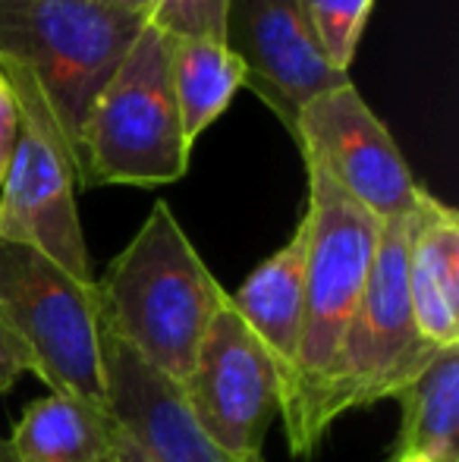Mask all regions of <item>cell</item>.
I'll return each instance as SVG.
<instances>
[{"label":"cell","mask_w":459,"mask_h":462,"mask_svg":"<svg viewBox=\"0 0 459 462\" xmlns=\"http://www.w3.org/2000/svg\"><path fill=\"white\" fill-rule=\"evenodd\" d=\"M299 4L327 67L349 76L374 0H299Z\"/></svg>","instance_id":"17"},{"label":"cell","mask_w":459,"mask_h":462,"mask_svg":"<svg viewBox=\"0 0 459 462\" xmlns=\"http://www.w3.org/2000/svg\"><path fill=\"white\" fill-rule=\"evenodd\" d=\"M114 447H116V462H154L151 457H148L145 447H142L139 440H135L133 434H129L126 428L120 425V421H116V440H114Z\"/></svg>","instance_id":"21"},{"label":"cell","mask_w":459,"mask_h":462,"mask_svg":"<svg viewBox=\"0 0 459 462\" xmlns=\"http://www.w3.org/2000/svg\"><path fill=\"white\" fill-rule=\"evenodd\" d=\"M170 82L183 123V139L192 148L245 86V69L239 57L224 48V42L170 38Z\"/></svg>","instance_id":"16"},{"label":"cell","mask_w":459,"mask_h":462,"mask_svg":"<svg viewBox=\"0 0 459 462\" xmlns=\"http://www.w3.org/2000/svg\"><path fill=\"white\" fill-rule=\"evenodd\" d=\"M416 214L418 205L381 224L365 292L331 365L299 400L280 409L293 457H312L340 415L399 396L441 353L418 334L406 292V255Z\"/></svg>","instance_id":"1"},{"label":"cell","mask_w":459,"mask_h":462,"mask_svg":"<svg viewBox=\"0 0 459 462\" xmlns=\"http://www.w3.org/2000/svg\"><path fill=\"white\" fill-rule=\"evenodd\" d=\"M101 368H105L107 412L145 447L154 462H230L217 457L192 425L177 383L148 368L105 324H101ZM249 462L264 459L258 457Z\"/></svg>","instance_id":"11"},{"label":"cell","mask_w":459,"mask_h":462,"mask_svg":"<svg viewBox=\"0 0 459 462\" xmlns=\"http://www.w3.org/2000/svg\"><path fill=\"white\" fill-rule=\"evenodd\" d=\"M170 82V35L145 23L129 54L95 95L79 133L82 186H167L189 171Z\"/></svg>","instance_id":"4"},{"label":"cell","mask_w":459,"mask_h":462,"mask_svg":"<svg viewBox=\"0 0 459 462\" xmlns=\"http://www.w3.org/2000/svg\"><path fill=\"white\" fill-rule=\"evenodd\" d=\"M177 390L217 457L230 462L262 457V440L280 409V374L230 299L208 324L196 365Z\"/></svg>","instance_id":"8"},{"label":"cell","mask_w":459,"mask_h":462,"mask_svg":"<svg viewBox=\"0 0 459 462\" xmlns=\"http://www.w3.org/2000/svg\"><path fill=\"white\" fill-rule=\"evenodd\" d=\"M406 292L418 334L437 349L459 346V217L425 189L406 255Z\"/></svg>","instance_id":"12"},{"label":"cell","mask_w":459,"mask_h":462,"mask_svg":"<svg viewBox=\"0 0 459 462\" xmlns=\"http://www.w3.org/2000/svg\"><path fill=\"white\" fill-rule=\"evenodd\" d=\"M25 371H35V359H32L29 346L13 334L10 324L0 318V393H6Z\"/></svg>","instance_id":"19"},{"label":"cell","mask_w":459,"mask_h":462,"mask_svg":"<svg viewBox=\"0 0 459 462\" xmlns=\"http://www.w3.org/2000/svg\"><path fill=\"white\" fill-rule=\"evenodd\" d=\"M397 400L403 425L387 462H459V346L441 349Z\"/></svg>","instance_id":"15"},{"label":"cell","mask_w":459,"mask_h":462,"mask_svg":"<svg viewBox=\"0 0 459 462\" xmlns=\"http://www.w3.org/2000/svg\"><path fill=\"white\" fill-rule=\"evenodd\" d=\"M105 4H114V6H123V10H133V13L148 16V0H105Z\"/></svg>","instance_id":"22"},{"label":"cell","mask_w":459,"mask_h":462,"mask_svg":"<svg viewBox=\"0 0 459 462\" xmlns=\"http://www.w3.org/2000/svg\"><path fill=\"white\" fill-rule=\"evenodd\" d=\"M306 264H308V214L302 211L293 236L271 258H264L236 292H227L236 315L268 349L280 374V390L293 374L306 318Z\"/></svg>","instance_id":"13"},{"label":"cell","mask_w":459,"mask_h":462,"mask_svg":"<svg viewBox=\"0 0 459 462\" xmlns=\"http://www.w3.org/2000/svg\"><path fill=\"white\" fill-rule=\"evenodd\" d=\"M19 104V139L0 186V239L32 245L79 283H95L76 208V158L38 86L0 69Z\"/></svg>","instance_id":"7"},{"label":"cell","mask_w":459,"mask_h":462,"mask_svg":"<svg viewBox=\"0 0 459 462\" xmlns=\"http://www.w3.org/2000/svg\"><path fill=\"white\" fill-rule=\"evenodd\" d=\"M116 421L107 409H95L63 393L29 402L6 438L19 462H116Z\"/></svg>","instance_id":"14"},{"label":"cell","mask_w":459,"mask_h":462,"mask_svg":"<svg viewBox=\"0 0 459 462\" xmlns=\"http://www.w3.org/2000/svg\"><path fill=\"white\" fill-rule=\"evenodd\" d=\"M0 462H19L16 457H13V450H10V444H6L4 434H0Z\"/></svg>","instance_id":"23"},{"label":"cell","mask_w":459,"mask_h":462,"mask_svg":"<svg viewBox=\"0 0 459 462\" xmlns=\"http://www.w3.org/2000/svg\"><path fill=\"white\" fill-rule=\"evenodd\" d=\"M308 264H306V318L293 374L280 390V409L299 400L331 365L349 321L362 302L368 271L378 249L381 224L365 205L308 167ZM277 409V412H280Z\"/></svg>","instance_id":"6"},{"label":"cell","mask_w":459,"mask_h":462,"mask_svg":"<svg viewBox=\"0 0 459 462\" xmlns=\"http://www.w3.org/2000/svg\"><path fill=\"white\" fill-rule=\"evenodd\" d=\"M0 318L29 346L50 393L107 409L98 290L63 274L32 245L0 239Z\"/></svg>","instance_id":"5"},{"label":"cell","mask_w":459,"mask_h":462,"mask_svg":"<svg viewBox=\"0 0 459 462\" xmlns=\"http://www.w3.org/2000/svg\"><path fill=\"white\" fill-rule=\"evenodd\" d=\"M98 290V321L148 368L183 383L227 290L208 271L167 201L148 211Z\"/></svg>","instance_id":"2"},{"label":"cell","mask_w":459,"mask_h":462,"mask_svg":"<svg viewBox=\"0 0 459 462\" xmlns=\"http://www.w3.org/2000/svg\"><path fill=\"white\" fill-rule=\"evenodd\" d=\"M145 23L105 0H0V69L35 82L76 164L88 107Z\"/></svg>","instance_id":"3"},{"label":"cell","mask_w":459,"mask_h":462,"mask_svg":"<svg viewBox=\"0 0 459 462\" xmlns=\"http://www.w3.org/2000/svg\"><path fill=\"white\" fill-rule=\"evenodd\" d=\"M227 0H148V23L170 38H211L224 42Z\"/></svg>","instance_id":"18"},{"label":"cell","mask_w":459,"mask_h":462,"mask_svg":"<svg viewBox=\"0 0 459 462\" xmlns=\"http://www.w3.org/2000/svg\"><path fill=\"white\" fill-rule=\"evenodd\" d=\"M16 139H19V104L10 82H6V76L0 73V186H4L6 171H10Z\"/></svg>","instance_id":"20"},{"label":"cell","mask_w":459,"mask_h":462,"mask_svg":"<svg viewBox=\"0 0 459 462\" xmlns=\"http://www.w3.org/2000/svg\"><path fill=\"white\" fill-rule=\"evenodd\" d=\"M293 142L308 167H318L374 217L390 220L418 205L422 186L353 82L315 95L299 110Z\"/></svg>","instance_id":"9"},{"label":"cell","mask_w":459,"mask_h":462,"mask_svg":"<svg viewBox=\"0 0 459 462\" xmlns=\"http://www.w3.org/2000/svg\"><path fill=\"white\" fill-rule=\"evenodd\" d=\"M224 48L243 63L245 88L274 110L289 135L315 95L353 82L327 67L299 0H227Z\"/></svg>","instance_id":"10"}]
</instances>
